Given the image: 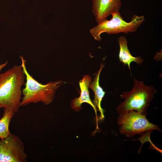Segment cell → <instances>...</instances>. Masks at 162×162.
<instances>
[{
  "label": "cell",
  "mask_w": 162,
  "mask_h": 162,
  "mask_svg": "<svg viewBox=\"0 0 162 162\" xmlns=\"http://www.w3.org/2000/svg\"><path fill=\"white\" fill-rule=\"evenodd\" d=\"M27 156L21 139L13 134L0 140V162H26Z\"/></svg>",
  "instance_id": "obj_6"
},
{
  "label": "cell",
  "mask_w": 162,
  "mask_h": 162,
  "mask_svg": "<svg viewBox=\"0 0 162 162\" xmlns=\"http://www.w3.org/2000/svg\"><path fill=\"white\" fill-rule=\"evenodd\" d=\"M146 115L134 110L130 111L119 128V132L127 137H134L147 131L153 130L161 131L158 126L147 119Z\"/></svg>",
  "instance_id": "obj_5"
},
{
  "label": "cell",
  "mask_w": 162,
  "mask_h": 162,
  "mask_svg": "<svg viewBox=\"0 0 162 162\" xmlns=\"http://www.w3.org/2000/svg\"><path fill=\"white\" fill-rule=\"evenodd\" d=\"M20 56L22 62L21 65L26 79L25 87L22 91L23 97L20 106L40 102L46 105L50 104L54 100L56 90L62 85L63 82L51 81L45 85L39 83L29 73L26 66V61L23 56Z\"/></svg>",
  "instance_id": "obj_3"
},
{
  "label": "cell",
  "mask_w": 162,
  "mask_h": 162,
  "mask_svg": "<svg viewBox=\"0 0 162 162\" xmlns=\"http://www.w3.org/2000/svg\"><path fill=\"white\" fill-rule=\"evenodd\" d=\"M92 4V12L98 24L110 15L119 12L121 7L120 0H93Z\"/></svg>",
  "instance_id": "obj_7"
},
{
  "label": "cell",
  "mask_w": 162,
  "mask_h": 162,
  "mask_svg": "<svg viewBox=\"0 0 162 162\" xmlns=\"http://www.w3.org/2000/svg\"><path fill=\"white\" fill-rule=\"evenodd\" d=\"M7 63L8 62L6 61L5 63L0 64V72L1 70L7 64Z\"/></svg>",
  "instance_id": "obj_12"
},
{
  "label": "cell",
  "mask_w": 162,
  "mask_h": 162,
  "mask_svg": "<svg viewBox=\"0 0 162 162\" xmlns=\"http://www.w3.org/2000/svg\"><path fill=\"white\" fill-rule=\"evenodd\" d=\"M134 86L131 90L124 91L120 94L124 100L116 108L118 116V124L120 126L124 121L128 112L134 110L145 115L147 114V109L156 93L155 88L147 86L142 81L134 78Z\"/></svg>",
  "instance_id": "obj_1"
},
{
  "label": "cell",
  "mask_w": 162,
  "mask_h": 162,
  "mask_svg": "<svg viewBox=\"0 0 162 162\" xmlns=\"http://www.w3.org/2000/svg\"><path fill=\"white\" fill-rule=\"evenodd\" d=\"M15 113L11 110L4 109L3 116L0 119V139H3L8 136L11 134L9 130V125Z\"/></svg>",
  "instance_id": "obj_11"
},
{
  "label": "cell",
  "mask_w": 162,
  "mask_h": 162,
  "mask_svg": "<svg viewBox=\"0 0 162 162\" xmlns=\"http://www.w3.org/2000/svg\"><path fill=\"white\" fill-rule=\"evenodd\" d=\"M104 66V65L101 64L99 70L95 74L93 81L90 83L89 86V88L92 89L94 92V95L92 103L96 106L97 110L100 112V119H103L104 117V110L101 107V104L105 94V92L100 86L99 83L100 73Z\"/></svg>",
  "instance_id": "obj_9"
},
{
  "label": "cell",
  "mask_w": 162,
  "mask_h": 162,
  "mask_svg": "<svg viewBox=\"0 0 162 162\" xmlns=\"http://www.w3.org/2000/svg\"><path fill=\"white\" fill-rule=\"evenodd\" d=\"M111 15V20H106L90 30L91 35L96 40H101L100 35L103 33L111 34L135 32L145 20L144 16L134 15L131 21L127 22L123 20L119 12Z\"/></svg>",
  "instance_id": "obj_4"
},
{
  "label": "cell",
  "mask_w": 162,
  "mask_h": 162,
  "mask_svg": "<svg viewBox=\"0 0 162 162\" xmlns=\"http://www.w3.org/2000/svg\"><path fill=\"white\" fill-rule=\"evenodd\" d=\"M91 77L89 75L84 76L82 79L79 81V85L81 90L80 96L75 98L71 101V107L76 111H78L81 109L82 104L84 103L89 104L93 108L96 114L97 128L98 129V118L97 112V110L91 100L88 90L89 84L92 82Z\"/></svg>",
  "instance_id": "obj_8"
},
{
  "label": "cell",
  "mask_w": 162,
  "mask_h": 162,
  "mask_svg": "<svg viewBox=\"0 0 162 162\" xmlns=\"http://www.w3.org/2000/svg\"><path fill=\"white\" fill-rule=\"evenodd\" d=\"M26 76L21 65H15L0 74V105L15 113L20 106L22 86Z\"/></svg>",
  "instance_id": "obj_2"
},
{
  "label": "cell",
  "mask_w": 162,
  "mask_h": 162,
  "mask_svg": "<svg viewBox=\"0 0 162 162\" xmlns=\"http://www.w3.org/2000/svg\"><path fill=\"white\" fill-rule=\"evenodd\" d=\"M1 108H2V106L0 105V108H1Z\"/></svg>",
  "instance_id": "obj_13"
},
{
  "label": "cell",
  "mask_w": 162,
  "mask_h": 162,
  "mask_svg": "<svg viewBox=\"0 0 162 162\" xmlns=\"http://www.w3.org/2000/svg\"><path fill=\"white\" fill-rule=\"evenodd\" d=\"M118 41L120 48L118 57L120 62L128 65L130 71L131 62H135L138 64H142L144 60L141 56L134 57L131 54L128 48L127 40L125 36H120L118 38Z\"/></svg>",
  "instance_id": "obj_10"
}]
</instances>
